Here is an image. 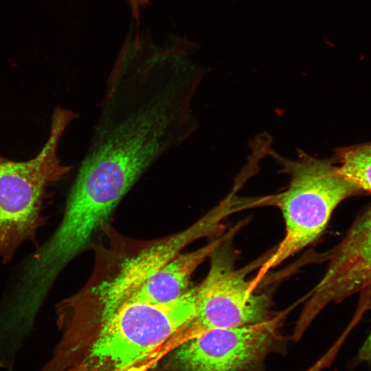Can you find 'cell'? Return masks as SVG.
I'll return each mask as SVG.
<instances>
[{
    "instance_id": "8",
    "label": "cell",
    "mask_w": 371,
    "mask_h": 371,
    "mask_svg": "<svg viewBox=\"0 0 371 371\" xmlns=\"http://www.w3.org/2000/svg\"><path fill=\"white\" fill-rule=\"evenodd\" d=\"M325 258L326 270L300 313L306 322H312L328 305L371 289V206L357 218Z\"/></svg>"
},
{
    "instance_id": "10",
    "label": "cell",
    "mask_w": 371,
    "mask_h": 371,
    "mask_svg": "<svg viewBox=\"0 0 371 371\" xmlns=\"http://www.w3.org/2000/svg\"><path fill=\"white\" fill-rule=\"evenodd\" d=\"M336 157L341 173L364 192L371 193V143L340 148Z\"/></svg>"
},
{
    "instance_id": "6",
    "label": "cell",
    "mask_w": 371,
    "mask_h": 371,
    "mask_svg": "<svg viewBox=\"0 0 371 371\" xmlns=\"http://www.w3.org/2000/svg\"><path fill=\"white\" fill-rule=\"evenodd\" d=\"M232 237L209 257L207 274L196 286L194 313L164 344L169 352L206 332L261 322L274 315L269 295L250 291L251 280L247 278V274L260 267L269 254L243 268H236V254L231 245Z\"/></svg>"
},
{
    "instance_id": "13",
    "label": "cell",
    "mask_w": 371,
    "mask_h": 371,
    "mask_svg": "<svg viewBox=\"0 0 371 371\" xmlns=\"http://www.w3.org/2000/svg\"><path fill=\"white\" fill-rule=\"evenodd\" d=\"M358 359L371 366V329L370 332L359 350Z\"/></svg>"
},
{
    "instance_id": "2",
    "label": "cell",
    "mask_w": 371,
    "mask_h": 371,
    "mask_svg": "<svg viewBox=\"0 0 371 371\" xmlns=\"http://www.w3.org/2000/svg\"><path fill=\"white\" fill-rule=\"evenodd\" d=\"M233 213L223 201L186 229L147 240L122 236L106 224L102 228L105 243L94 247L95 260L89 278L57 305L63 339L72 341L91 331L128 303L152 275L186 247L201 238L221 234L223 221Z\"/></svg>"
},
{
    "instance_id": "12",
    "label": "cell",
    "mask_w": 371,
    "mask_h": 371,
    "mask_svg": "<svg viewBox=\"0 0 371 371\" xmlns=\"http://www.w3.org/2000/svg\"><path fill=\"white\" fill-rule=\"evenodd\" d=\"M164 356L161 352H155L144 359L116 371H148L153 368Z\"/></svg>"
},
{
    "instance_id": "1",
    "label": "cell",
    "mask_w": 371,
    "mask_h": 371,
    "mask_svg": "<svg viewBox=\"0 0 371 371\" xmlns=\"http://www.w3.org/2000/svg\"><path fill=\"white\" fill-rule=\"evenodd\" d=\"M187 55L165 51L120 56L68 201L110 217L150 167L192 134L191 104L201 71Z\"/></svg>"
},
{
    "instance_id": "5",
    "label": "cell",
    "mask_w": 371,
    "mask_h": 371,
    "mask_svg": "<svg viewBox=\"0 0 371 371\" xmlns=\"http://www.w3.org/2000/svg\"><path fill=\"white\" fill-rule=\"evenodd\" d=\"M76 117L70 110L57 107L49 135L32 159L15 161L0 155V260L10 261L25 242H36L45 223L42 214L47 187L68 175L72 167L60 162L58 147L68 125Z\"/></svg>"
},
{
    "instance_id": "11",
    "label": "cell",
    "mask_w": 371,
    "mask_h": 371,
    "mask_svg": "<svg viewBox=\"0 0 371 371\" xmlns=\"http://www.w3.org/2000/svg\"><path fill=\"white\" fill-rule=\"evenodd\" d=\"M342 343L343 341L339 339L319 359L306 371H322L324 368L329 366L334 360Z\"/></svg>"
},
{
    "instance_id": "4",
    "label": "cell",
    "mask_w": 371,
    "mask_h": 371,
    "mask_svg": "<svg viewBox=\"0 0 371 371\" xmlns=\"http://www.w3.org/2000/svg\"><path fill=\"white\" fill-rule=\"evenodd\" d=\"M196 286L165 304L130 302L91 331L67 344L64 352H78L70 371H116L161 350L193 316Z\"/></svg>"
},
{
    "instance_id": "3",
    "label": "cell",
    "mask_w": 371,
    "mask_h": 371,
    "mask_svg": "<svg viewBox=\"0 0 371 371\" xmlns=\"http://www.w3.org/2000/svg\"><path fill=\"white\" fill-rule=\"evenodd\" d=\"M271 154L282 165V172L289 176L283 191L267 196L268 205L282 212L285 234L251 280V291H256L271 269L313 243L341 201L364 192L329 159L315 158L303 151L295 159Z\"/></svg>"
},
{
    "instance_id": "9",
    "label": "cell",
    "mask_w": 371,
    "mask_h": 371,
    "mask_svg": "<svg viewBox=\"0 0 371 371\" xmlns=\"http://www.w3.org/2000/svg\"><path fill=\"white\" fill-rule=\"evenodd\" d=\"M242 225L243 223L236 225L201 248L175 256L148 278L128 303L159 304L182 297L190 289V280L196 269L223 243L234 236Z\"/></svg>"
},
{
    "instance_id": "7",
    "label": "cell",
    "mask_w": 371,
    "mask_h": 371,
    "mask_svg": "<svg viewBox=\"0 0 371 371\" xmlns=\"http://www.w3.org/2000/svg\"><path fill=\"white\" fill-rule=\"evenodd\" d=\"M291 309L261 322L206 332L168 354V363L172 371H254L281 341Z\"/></svg>"
},
{
    "instance_id": "14",
    "label": "cell",
    "mask_w": 371,
    "mask_h": 371,
    "mask_svg": "<svg viewBox=\"0 0 371 371\" xmlns=\"http://www.w3.org/2000/svg\"><path fill=\"white\" fill-rule=\"evenodd\" d=\"M131 6L133 17L139 19L141 9L148 3V0H126Z\"/></svg>"
}]
</instances>
